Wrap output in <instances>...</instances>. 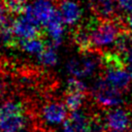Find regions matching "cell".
<instances>
[{
	"mask_svg": "<svg viewBox=\"0 0 132 132\" xmlns=\"http://www.w3.org/2000/svg\"><path fill=\"white\" fill-rule=\"evenodd\" d=\"M28 123V117L21 102L7 100L0 105V132H25Z\"/></svg>",
	"mask_w": 132,
	"mask_h": 132,
	"instance_id": "obj_1",
	"label": "cell"
},
{
	"mask_svg": "<svg viewBox=\"0 0 132 132\" xmlns=\"http://www.w3.org/2000/svg\"><path fill=\"white\" fill-rule=\"evenodd\" d=\"M123 29L126 28L120 19H104L102 21L96 19L91 32L93 50L104 48L111 43H114Z\"/></svg>",
	"mask_w": 132,
	"mask_h": 132,
	"instance_id": "obj_2",
	"label": "cell"
},
{
	"mask_svg": "<svg viewBox=\"0 0 132 132\" xmlns=\"http://www.w3.org/2000/svg\"><path fill=\"white\" fill-rule=\"evenodd\" d=\"M92 96L101 107L111 108L123 103V92L108 84L103 77H100L94 82Z\"/></svg>",
	"mask_w": 132,
	"mask_h": 132,
	"instance_id": "obj_3",
	"label": "cell"
},
{
	"mask_svg": "<svg viewBox=\"0 0 132 132\" xmlns=\"http://www.w3.org/2000/svg\"><path fill=\"white\" fill-rule=\"evenodd\" d=\"M99 59L92 55H84L79 58H71L66 63L68 74L78 78L92 76L99 67Z\"/></svg>",
	"mask_w": 132,
	"mask_h": 132,
	"instance_id": "obj_4",
	"label": "cell"
},
{
	"mask_svg": "<svg viewBox=\"0 0 132 132\" xmlns=\"http://www.w3.org/2000/svg\"><path fill=\"white\" fill-rule=\"evenodd\" d=\"M39 26L40 25L31 14L23 12L12 22L11 29L15 38L18 40H23L40 36Z\"/></svg>",
	"mask_w": 132,
	"mask_h": 132,
	"instance_id": "obj_5",
	"label": "cell"
},
{
	"mask_svg": "<svg viewBox=\"0 0 132 132\" xmlns=\"http://www.w3.org/2000/svg\"><path fill=\"white\" fill-rule=\"evenodd\" d=\"M104 123L108 132H126L132 127V118L127 109L116 106L106 111Z\"/></svg>",
	"mask_w": 132,
	"mask_h": 132,
	"instance_id": "obj_6",
	"label": "cell"
},
{
	"mask_svg": "<svg viewBox=\"0 0 132 132\" xmlns=\"http://www.w3.org/2000/svg\"><path fill=\"white\" fill-rule=\"evenodd\" d=\"M31 14L40 26H45L58 12L52 0H35L32 4H28L25 11Z\"/></svg>",
	"mask_w": 132,
	"mask_h": 132,
	"instance_id": "obj_7",
	"label": "cell"
},
{
	"mask_svg": "<svg viewBox=\"0 0 132 132\" xmlns=\"http://www.w3.org/2000/svg\"><path fill=\"white\" fill-rule=\"evenodd\" d=\"M42 121L50 126L63 124L68 116V108L63 102H48L41 109Z\"/></svg>",
	"mask_w": 132,
	"mask_h": 132,
	"instance_id": "obj_8",
	"label": "cell"
},
{
	"mask_svg": "<svg viewBox=\"0 0 132 132\" xmlns=\"http://www.w3.org/2000/svg\"><path fill=\"white\" fill-rule=\"evenodd\" d=\"M91 122L92 117L81 109L73 110L62 124V132H90Z\"/></svg>",
	"mask_w": 132,
	"mask_h": 132,
	"instance_id": "obj_9",
	"label": "cell"
},
{
	"mask_svg": "<svg viewBox=\"0 0 132 132\" xmlns=\"http://www.w3.org/2000/svg\"><path fill=\"white\" fill-rule=\"evenodd\" d=\"M108 84L124 92L130 87L131 77L127 71L126 66H116L104 68V74L102 76Z\"/></svg>",
	"mask_w": 132,
	"mask_h": 132,
	"instance_id": "obj_10",
	"label": "cell"
},
{
	"mask_svg": "<svg viewBox=\"0 0 132 132\" xmlns=\"http://www.w3.org/2000/svg\"><path fill=\"white\" fill-rule=\"evenodd\" d=\"M59 12L67 26L75 25L82 14L80 5L74 0H62L59 4Z\"/></svg>",
	"mask_w": 132,
	"mask_h": 132,
	"instance_id": "obj_11",
	"label": "cell"
},
{
	"mask_svg": "<svg viewBox=\"0 0 132 132\" xmlns=\"http://www.w3.org/2000/svg\"><path fill=\"white\" fill-rule=\"evenodd\" d=\"M64 21L62 20V16L59 12L54 15V18L44 26L45 29V33L47 34L50 40H51V44L55 45V46H59L64 38V32H65V28H64Z\"/></svg>",
	"mask_w": 132,
	"mask_h": 132,
	"instance_id": "obj_12",
	"label": "cell"
},
{
	"mask_svg": "<svg viewBox=\"0 0 132 132\" xmlns=\"http://www.w3.org/2000/svg\"><path fill=\"white\" fill-rule=\"evenodd\" d=\"M116 52L123 58L126 64L132 62V31L123 29L114 42Z\"/></svg>",
	"mask_w": 132,
	"mask_h": 132,
	"instance_id": "obj_13",
	"label": "cell"
},
{
	"mask_svg": "<svg viewBox=\"0 0 132 132\" xmlns=\"http://www.w3.org/2000/svg\"><path fill=\"white\" fill-rule=\"evenodd\" d=\"M96 19H91L88 23H86L84 26H80L74 31L73 40L75 44L78 46V48L82 51V53L93 50L91 32H92V27Z\"/></svg>",
	"mask_w": 132,
	"mask_h": 132,
	"instance_id": "obj_14",
	"label": "cell"
},
{
	"mask_svg": "<svg viewBox=\"0 0 132 132\" xmlns=\"http://www.w3.org/2000/svg\"><path fill=\"white\" fill-rule=\"evenodd\" d=\"M19 44L25 53L29 55H36V56H38L46 47L45 42L40 38V36L20 40Z\"/></svg>",
	"mask_w": 132,
	"mask_h": 132,
	"instance_id": "obj_15",
	"label": "cell"
},
{
	"mask_svg": "<svg viewBox=\"0 0 132 132\" xmlns=\"http://www.w3.org/2000/svg\"><path fill=\"white\" fill-rule=\"evenodd\" d=\"M38 62L40 65L45 67H54L58 63V53L57 46L48 43L46 47L37 56Z\"/></svg>",
	"mask_w": 132,
	"mask_h": 132,
	"instance_id": "obj_16",
	"label": "cell"
},
{
	"mask_svg": "<svg viewBox=\"0 0 132 132\" xmlns=\"http://www.w3.org/2000/svg\"><path fill=\"white\" fill-rule=\"evenodd\" d=\"M86 101V93L78 91H67V94L64 99V103L67 108L71 111L80 109Z\"/></svg>",
	"mask_w": 132,
	"mask_h": 132,
	"instance_id": "obj_17",
	"label": "cell"
},
{
	"mask_svg": "<svg viewBox=\"0 0 132 132\" xmlns=\"http://www.w3.org/2000/svg\"><path fill=\"white\" fill-rule=\"evenodd\" d=\"M92 6L97 14L108 19L114 13V0H91Z\"/></svg>",
	"mask_w": 132,
	"mask_h": 132,
	"instance_id": "obj_18",
	"label": "cell"
},
{
	"mask_svg": "<svg viewBox=\"0 0 132 132\" xmlns=\"http://www.w3.org/2000/svg\"><path fill=\"white\" fill-rule=\"evenodd\" d=\"M3 3L9 14L16 15L22 14L28 5L26 0H3Z\"/></svg>",
	"mask_w": 132,
	"mask_h": 132,
	"instance_id": "obj_19",
	"label": "cell"
},
{
	"mask_svg": "<svg viewBox=\"0 0 132 132\" xmlns=\"http://www.w3.org/2000/svg\"><path fill=\"white\" fill-rule=\"evenodd\" d=\"M88 87L85 81H82L78 77L71 76L67 81V91H78V92H87Z\"/></svg>",
	"mask_w": 132,
	"mask_h": 132,
	"instance_id": "obj_20",
	"label": "cell"
},
{
	"mask_svg": "<svg viewBox=\"0 0 132 132\" xmlns=\"http://www.w3.org/2000/svg\"><path fill=\"white\" fill-rule=\"evenodd\" d=\"M124 26L126 29H129L130 31H132V13H128L124 20H122Z\"/></svg>",
	"mask_w": 132,
	"mask_h": 132,
	"instance_id": "obj_21",
	"label": "cell"
},
{
	"mask_svg": "<svg viewBox=\"0 0 132 132\" xmlns=\"http://www.w3.org/2000/svg\"><path fill=\"white\" fill-rule=\"evenodd\" d=\"M126 68H127V71H128V73H129V75L131 77V80H132V62L131 63H128L127 66H126Z\"/></svg>",
	"mask_w": 132,
	"mask_h": 132,
	"instance_id": "obj_22",
	"label": "cell"
},
{
	"mask_svg": "<svg viewBox=\"0 0 132 132\" xmlns=\"http://www.w3.org/2000/svg\"><path fill=\"white\" fill-rule=\"evenodd\" d=\"M3 88H4V85H3V81L1 79V66H0V94L3 91Z\"/></svg>",
	"mask_w": 132,
	"mask_h": 132,
	"instance_id": "obj_23",
	"label": "cell"
},
{
	"mask_svg": "<svg viewBox=\"0 0 132 132\" xmlns=\"http://www.w3.org/2000/svg\"><path fill=\"white\" fill-rule=\"evenodd\" d=\"M8 25H9V24H3V23L0 21V30H1L3 27H5V26H8Z\"/></svg>",
	"mask_w": 132,
	"mask_h": 132,
	"instance_id": "obj_24",
	"label": "cell"
}]
</instances>
